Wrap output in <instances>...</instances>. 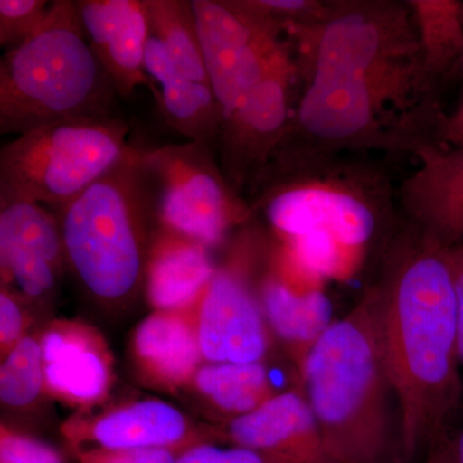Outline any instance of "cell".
<instances>
[{"label":"cell","mask_w":463,"mask_h":463,"mask_svg":"<svg viewBox=\"0 0 463 463\" xmlns=\"http://www.w3.org/2000/svg\"><path fill=\"white\" fill-rule=\"evenodd\" d=\"M263 237L243 228L197 303L201 352L207 364L264 362L270 330L259 298L258 273L265 263Z\"/></svg>","instance_id":"9c48e42d"},{"label":"cell","mask_w":463,"mask_h":463,"mask_svg":"<svg viewBox=\"0 0 463 463\" xmlns=\"http://www.w3.org/2000/svg\"><path fill=\"white\" fill-rule=\"evenodd\" d=\"M145 70L160 85L155 96L161 112L174 130L190 142L216 147L223 124V111L212 85L188 78L176 69L165 48L149 33Z\"/></svg>","instance_id":"d6986e66"},{"label":"cell","mask_w":463,"mask_h":463,"mask_svg":"<svg viewBox=\"0 0 463 463\" xmlns=\"http://www.w3.org/2000/svg\"><path fill=\"white\" fill-rule=\"evenodd\" d=\"M259 298L268 327L288 346L298 365L335 322L325 288H294L269 265L259 281Z\"/></svg>","instance_id":"ffe728a7"},{"label":"cell","mask_w":463,"mask_h":463,"mask_svg":"<svg viewBox=\"0 0 463 463\" xmlns=\"http://www.w3.org/2000/svg\"><path fill=\"white\" fill-rule=\"evenodd\" d=\"M0 463H71L48 441L3 420L0 423Z\"/></svg>","instance_id":"4316f807"},{"label":"cell","mask_w":463,"mask_h":463,"mask_svg":"<svg viewBox=\"0 0 463 463\" xmlns=\"http://www.w3.org/2000/svg\"><path fill=\"white\" fill-rule=\"evenodd\" d=\"M47 397L90 412L105 403L115 381L108 340L80 319H54L42 330Z\"/></svg>","instance_id":"4fadbf2b"},{"label":"cell","mask_w":463,"mask_h":463,"mask_svg":"<svg viewBox=\"0 0 463 463\" xmlns=\"http://www.w3.org/2000/svg\"><path fill=\"white\" fill-rule=\"evenodd\" d=\"M462 63H463V57H462Z\"/></svg>","instance_id":"d590c367"},{"label":"cell","mask_w":463,"mask_h":463,"mask_svg":"<svg viewBox=\"0 0 463 463\" xmlns=\"http://www.w3.org/2000/svg\"><path fill=\"white\" fill-rule=\"evenodd\" d=\"M425 463H455L450 450L449 438L441 439L429 449Z\"/></svg>","instance_id":"d6a6232c"},{"label":"cell","mask_w":463,"mask_h":463,"mask_svg":"<svg viewBox=\"0 0 463 463\" xmlns=\"http://www.w3.org/2000/svg\"><path fill=\"white\" fill-rule=\"evenodd\" d=\"M412 9L423 65L438 85L462 61L463 3L458 0H408Z\"/></svg>","instance_id":"7402d4cb"},{"label":"cell","mask_w":463,"mask_h":463,"mask_svg":"<svg viewBox=\"0 0 463 463\" xmlns=\"http://www.w3.org/2000/svg\"><path fill=\"white\" fill-rule=\"evenodd\" d=\"M264 362L203 364L190 388L224 421L251 413L277 394ZM222 421V422H224Z\"/></svg>","instance_id":"44dd1931"},{"label":"cell","mask_w":463,"mask_h":463,"mask_svg":"<svg viewBox=\"0 0 463 463\" xmlns=\"http://www.w3.org/2000/svg\"><path fill=\"white\" fill-rule=\"evenodd\" d=\"M449 446L455 463H463V429L456 438L449 439Z\"/></svg>","instance_id":"836d02e7"},{"label":"cell","mask_w":463,"mask_h":463,"mask_svg":"<svg viewBox=\"0 0 463 463\" xmlns=\"http://www.w3.org/2000/svg\"><path fill=\"white\" fill-rule=\"evenodd\" d=\"M51 3L45 0H0V45L12 51L32 38L45 23Z\"/></svg>","instance_id":"484cf974"},{"label":"cell","mask_w":463,"mask_h":463,"mask_svg":"<svg viewBox=\"0 0 463 463\" xmlns=\"http://www.w3.org/2000/svg\"><path fill=\"white\" fill-rule=\"evenodd\" d=\"M216 267L212 249L158 225L146 268L149 307L179 310L196 306Z\"/></svg>","instance_id":"ac0fdd59"},{"label":"cell","mask_w":463,"mask_h":463,"mask_svg":"<svg viewBox=\"0 0 463 463\" xmlns=\"http://www.w3.org/2000/svg\"><path fill=\"white\" fill-rule=\"evenodd\" d=\"M216 425L228 446L295 463H334L303 389L277 392L251 413Z\"/></svg>","instance_id":"9a60e30c"},{"label":"cell","mask_w":463,"mask_h":463,"mask_svg":"<svg viewBox=\"0 0 463 463\" xmlns=\"http://www.w3.org/2000/svg\"><path fill=\"white\" fill-rule=\"evenodd\" d=\"M26 298L7 288L0 289V355H5L30 334Z\"/></svg>","instance_id":"83f0119b"},{"label":"cell","mask_w":463,"mask_h":463,"mask_svg":"<svg viewBox=\"0 0 463 463\" xmlns=\"http://www.w3.org/2000/svg\"><path fill=\"white\" fill-rule=\"evenodd\" d=\"M175 463H295L248 448L203 443L188 448Z\"/></svg>","instance_id":"f1b7e54d"},{"label":"cell","mask_w":463,"mask_h":463,"mask_svg":"<svg viewBox=\"0 0 463 463\" xmlns=\"http://www.w3.org/2000/svg\"><path fill=\"white\" fill-rule=\"evenodd\" d=\"M118 96L76 2L57 0L41 29L0 61V133L18 137L61 121L114 118Z\"/></svg>","instance_id":"277c9868"},{"label":"cell","mask_w":463,"mask_h":463,"mask_svg":"<svg viewBox=\"0 0 463 463\" xmlns=\"http://www.w3.org/2000/svg\"><path fill=\"white\" fill-rule=\"evenodd\" d=\"M450 252H452L455 257L458 258L459 260L463 261V245L462 246H457V248L453 249H448Z\"/></svg>","instance_id":"e575fe53"},{"label":"cell","mask_w":463,"mask_h":463,"mask_svg":"<svg viewBox=\"0 0 463 463\" xmlns=\"http://www.w3.org/2000/svg\"><path fill=\"white\" fill-rule=\"evenodd\" d=\"M129 130L114 116L61 121L16 137L0 151V206L33 203L57 212L124 157Z\"/></svg>","instance_id":"52a82bcc"},{"label":"cell","mask_w":463,"mask_h":463,"mask_svg":"<svg viewBox=\"0 0 463 463\" xmlns=\"http://www.w3.org/2000/svg\"><path fill=\"white\" fill-rule=\"evenodd\" d=\"M184 450H111L91 448L67 450V453L71 463H175Z\"/></svg>","instance_id":"f546056e"},{"label":"cell","mask_w":463,"mask_h":463,"mask_svg":"<svg viewBox=\"0 0 463 463\" xmlns=\"http://www.w3.org/2000/svg\"><path fill=\"white\" fill-rule=\"evenodd\" d=\"M377 285L383 350L410 463L448 438L461 403L455 269L446 250L426 245L408 227L392 246Z\"/></svg>","instance_id":"6da1fadb"},{"label":"cell","mask_w":463,"mask_h":463,"mask_svg":"<svg viewBox=\"0 0 463 463\" xmlns=\"http://www.w3.org/2000/svg\"><path fill=\"white\" fill-rule=\"evenodd\" d=\"M298 370L332 462L405 463L379 285L332 323Z\"/></svg>","instance_id":"7a4b0ae2"},{"label":"cell","mask_w":463,"mask_h":463,"mask_svg":"<svg viewBox=\"0 0 463 463\" xmlns=\"http://www.w3.org/2000/svg\"><path fill=\"white\" fill-rule=\"evenodd\" d=\"M27 252L67 268L60 221L47 207L33 203L0 206V252Z\"/></svg>","instance_id":"cb8c5ba5"},{"label":"cell","mask_w":463,"mask_h":463,"mask_svg":"<svg viewBox=\"0 0 463 463\" xmlns=\"http://www.w3.org/2000/svg\"><path fill=\"white\" fill-rule=\"evenodd\" d=\"M413 156L419 167L395 190L408 227L431 248L462 246L463 148L431 143Z\"/></svg>","instance_id":"5bb4252c"},{"label":"cell","mask_w":463,"mask_h":463,"mask_svg":"<svg viewBox=\"0 0 463 463\" xmlns=\"http://www.w3.org/2000/svg\"><path fill=\"white\" fill-rule=\"evenodd\" d=\"M79 16L91 50L106 70L118 96L155 85L145 70L149 39L143 0H80Z\"/></svg>","instance_id":"2e32d148"},{"label":"cell","mask_w":463,"mask_h":463,"mask_svg":"<svg viewBox=\"0 0 463 463\" xmlns=\"http://www.w3.org/2000/svg\"><path fill=\"white\" fill-rule=\"evenodd\" d=\"M439 142L448 147L463 148V100L452 115L444 118L439 130Z\"/></svg>","instance_id":"4dcf8cb0"},{"label":"cell","mask_w":463,"mask_h":463,"mask_svg":"<svg viewBox=\"0 0 463 463\" xmlns=\"http://www.w3.org/2000/svg\"><path fill=\"white\" fill-rule=\"evenodd\" d=\"M316 156L264 170L250 188L279 241L323 236L367 254L395 215L397 191L379 167Z\"/></svg>","instance_id":"5b68a950"},{"label":"cell","mask_w":463,"mask_h":463,"mask_svg":"<svg viewBox=\"0 0 463 463\" xmlns=\"http://www.w3.org/2000/svg\"><path fill=\"white\" fill-rule=\"evenodd\" d=\"M207 75L223 118L285 52L281 26L246 0H192Z\"/></svg>","instance_id":"30bf717a"},{"label":"cell","mask_w":463,"mask_h":463,"mask_svg":"<svg viewBox=\"0 0 463 463\" xmlns=\"http://www.w3.org/2000/svg\"><path fill=\"white\" fill-rule=\"evenodd\" d=\"M53 213L67 268L97 303L124 306L145 288L149 249L160 223L141 148L130 146L109 172Z\"/></svg>","instance_id":"3957f363"},{"label":"cell","mask_w":463,"mask_h":463,"mask_svg":"<svg viewBox=\"0 0 463 463\" xmlns=\"http://www.w3.org/2000/svg\"><path fill=\"white\" fill-rule=\"evenodd\" d=\"M455 269L457 300H458V356L463 364V261L446 250Z\"/></svg>","instance_id":"1f68e13d"},{"label":"cell","mask_w":463,"mask_h":463,"mask_svg":"<svg viewBox=\"0 0 463 463\" xmlns=\"http://www.w3.org/2000/svg\"><path fill=\"white\" fill-rule=\"evenodd\" d=\"M149 33L165 48L179 71L210 84L192 0H143Z\"/></svg>","instance_id":"603a6c76"},{"label":"cell","mask_w":463,"mask_h":463,"mask_svg":"<svg viewBox=\"0 0 463 463\" xmlns=\"http://www.w3.org/2000/svg\"><path fill=\"white\" fill-rule=\"evenodd\" d=\"M141 152L161 227L213 250L251 221V206L231 187L212 146L188 141Z\"/></svg>","instance_id":"ba28073f"},{"label":"cell","mask_w":463,"mask_h":463,"mask_svg":"<svg viewBox=\"0 0 463 463\" xmlns=\"http://www.w3.org/2000/svg\"><path fill=\"white\" fill-rule=\"evenodd\" d=\"M285 33L297 47L298 78L358 76L410 102L438 100L407 2H330L321 20Z\"/></svg>","instance_id":"8992f818"},{"label":"cell","mask_w":463,"mask_h":463,"mask_svg":"<svg viewBox=\"0 0 463 463\" xmlns=\"http://www.w3.org/2000/svg\"><path fill=\"white\" fill-rule=\"evenodd\" d=\"M66 449H188L224 444L216 423L199 422L160 399H139L72 414L61 425Z\"/></svg>","instance_id":"7c38bea8"},{"label":"cell","mask_w":463,"mask_h":463,"mask_svg":"<svg viewBox=\"0 0 463 463\" xmlns=\"http://www.w3.org/2000/svg\"><path fill=\"white\" fill-rule=\"evenodd\" d=\"M45 392L42 331L30 332L0 365V402L5 410L26 412L38 405Z\"/></svg>","instance_id":"d4e9b609"},{"label":"cell","mask_w":463,"mask_h":463,"mask_svg":"<svg viewBox=\"0 0 463 463\" xmlns=\"http://www.w3.org/2000/svg\"><path fill=\"white\" fill-rule=\"evenodd\" d=\"M196 309L197 304L187 309L152 310L134 330L130 355L139 380L149 388L165 392L188 389L205 364Z\"/></svg>","instance_id":"e0dca14e"},{"label":"cell","mask_w":463,"mask_h":463,"mask_svg":"<svg viewBox=\"0 0 463 463\" xmlns=\"http://www.w3.org/2000/svg\"><path fill=\"white\" fill-rule=\"evenodd\" d=\"M297 78L294 56L286 48L264 78L223 118L216 145L219 165L240 196L257 182L285 136Z\"/></svg>","instance_id":"8fae6325"}]
</instances>
